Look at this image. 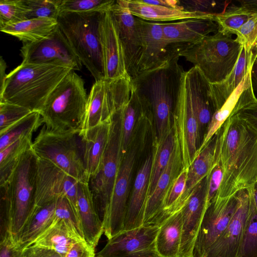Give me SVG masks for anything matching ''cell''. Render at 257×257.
Here are the masks:
<instances>
[{
	"label": "cell",
	"instance_id": "53",
	"mask_svg": "<svg viewBox=\"0 0 257 257\" xmlns=\"http://www.w3.org/2000/svg\"><path fill=\"white\" fill-rule=\"evenodd\" d=\"M236 114L257 132V100L244 107Z\"/></svg>",
	"mask_w": 257,
	"mask_h": 257
},
{
	"label": "cell",
	"instance_id": "40",
	"mask_svg": "<svg viewBox=\"0 0 257 257\" xmlns=\"http://www.w3.org/2000/svg\"><path fill=\"white\" fill-rule=\"evenodd\" d=\"M248 217L236 257H257V211L250 189Z\"/></svg>",
	"mask_w": 257,
	"mask_h": 257
},
{
	"label": "cell",
	"instance_id": "11",
	"mask_svg": "<svg viewBox=\"0 0 257 257\" xmlns=\"http://www.w3.org/2000/svg\"><path fill=\"white\" fill-rule=\"evenodd\" d=\"M20 51L24 64H52L80 71L82 64L58 25L46 38L23 43Z\"/></svg>",
	"mask_w": 257,
	"mask_h": 257
},
{
	"label": "cell",
	"instance_id": "42",
	"mask_svg": "<svg viewBox=\"0 0 257 257\" xmlns=\"http://www.w3.org/2000/svg\"><path fill=\"white\" fill-rule=\"evenodd\" d=\"M115 2L114 0H61L60 12V14L105 13L110 10Z\"/></svg>",
	"mask_w": 257,
	"mask_h": 257
},
{
	"label": "cell",
	"instance_id": "30",
	"mask_svg": "<svg viewBox=\"0 0 257 257\" xmlns=\"http://www.w3.org/2000/svg\"><path fill=\"white\" fill-rule=\"evenodd\" d=\"M257 57V44L247 52L244 46L231 73L223 81L211 84L215 111L219 109L244 79L247 71Z\"/></svg>",
	"mask_w": 257,
	"mask_h": 257
},
{
	"label": "cell",
	"instance_id": "23",
	"mask_svg": "<svg viewBox=\"0 0 257 257\" xmlns=\"http://www.w3.org/2000/svg\"><path fill=\"white\" fill-rule=\"evenodd\" d=\"M68 175L51 162L37 157L34 208L44 206L65 196V182Z\"/></svg>",
	"mask_w": 257,
	"mask_h": 257
},
{
	"label": "cell",
	"instance_id": "51",
	"mask_svg": "<svg viewBox=\"0 0 257 257\" xmlns=\"http://www.w3.org/2000/svg\"><path fill=\"white\" fill-rule=\"evenodd\" d=\"M95 248L85 239L74 243L64 257H95Z\"/></svg>",
	"mask_w": 257,
	"mask_h": 257
},
{
	"label": "cell",
	"instance_id": "28",
	"mask_svg": "<svg viewBox=\"0 0 257 257\" xmlns=\"http://www.w3.org/2000/svg\"><path fill=\"white\" fill-rule=\"evenodd\" d=\"M110 125L111 116L92 128L79 132L85 165L89 179L97 172L99 168L107 143Z\"/></svg>",
	"mask_w": 257,
	"mask_h": 257
},
{
	"label": "cell",
	"instance_id": "29",
	"mask_svg": "<svg viewBox=\"0 0 257 257\" xmlns=\"http://www.w3.org/2000/svg\"><path fill=\"white\" fill-rule=\"evenodd\" d=\"M78 212L84 238L95 248L103 233V224L96 211L88 183L79 182Z\"/></svg>",
	"mask_w": 257,
	"mask_h": 257
},
{
	"label": "cell",
	"instance_id": "49",
	"mask_svg": "<svg viewBox=\"0 0 257 257\" xmlns=\"http://www.w3.org/2000/svg\"><path fill=\"white\" fill-rule=\"evenodd\" d=\"M223 176V167L217 161L207 176V207L216 197Z\"/></svg>",
	"mask_w": 257,
	"mask_h": 257
},
{
	"label": "cell",
	"instance_id": "57",
	"mask_svg": "<svg viewBox=\"0 0 257 257\" xmlns=\"http://www.w3.org/2000/svg\"><path fill=\"white\" fill-rule=\"evenodd\" d=\"M240 6L253 13H257V0H240L238 1Z\"/></svg>",
	"mask_w": 257,
	"mask_h": 257
},
{
	"label": "cell",
	"instance_id": "20",
	"mask_svg": "<svg viewBox=\"0 0 257 257\" xmlns=\"http://www.w3.org/2000/svg\"><path fill=\"white\" fill-rule=\"evenodd\" d=\"M182 170L180 148L175 140L174 149L170 161L153 192L147 200L143 225L160 226L165 220L164 204L166 197L173 181Z\"/></svg>",
	"mask_w": 257,
	"mask_h": 257
},
{
	"label": "cell",
	"instance_id": "37",
	"mask_svg": "<svg viewBox=\"0 0 257 257\" xmlns=\"http://www.w3.org/2000/svg\"><path fill=\"white\" fill-rule=\"evenodd\" d=\"M119 110L121 119L122 153L124 155L130 148L137 118L145 115L140 101L133 86L129 100Z\"/></svg>",
	"mask_w": 257,
	"mask_h": 257
},
{
	"label": "cell",
	"instance_id": "17",
	"mask_svg": "<svg viewBox=\"0 0 257 257\" xmlns=\"http://www.w3.org/2000/svg\"><path fill=\"white\" fill-rule=\"evenodd\" d=\"M207 176L193 189L181 209L182 234L179 257H193L194 246L207 207Z\"/></svg>",
	"mask_w": 257,
	"mask_h": 257
},
{
	"label": "cell",
	"instance_id": "55",
	"mask_svg": "<svg viewBox=\"0 0 257 257\" xmlns=\"http://www.w3.org/2000/svg\"><path fill=\"white\" fill-rule=\"evenodd\" d=\"M252 88L257 99V57L254 59L250 71Z\"/></svg>",
	"mask_w": 257,
	"mask_h": 257
},
{
	"label": "cell",
	"instance_id": "4",
	"mask_svg": "<svg viewBox=\"0 0 257 257\" xmlns=\"http://www.w3.org/2000/svg\"><path fill=\"white\" fill-rule=\"evenodd\" d=\"M88 96L84 80L71 70L50 93L39 111L44 125L55 131H80Z\"/></svg>",
	"mask_w": 257,
	"mask_h": 257
},
{
	"label": "cell",
	"instance_id": "44",
	"mask_svg": "<svg viewBox=\"0 0 257 257\" xmlns=\"http://www.w3.org/2000/svg\"><path fill=\"white\" fill-rule=\"evenodd\" d=\"M28 9L27 20L50 18L57 20L61 0H24Z\"/></svg>",
	"mask_w": 257,
	"mask_h": 257
},
{
	"label": "cell",
	"instance_id": "3",
	"mask_svg": "<svg viewBox=\"0 0 257 257\" xmlns=\"http://www.w3.org/2000/svg\"><path fill=\"white\" fill-rule=\"evenodd\" d=\"M71 70L60 65L22 63L8 74L0 93V102L39 112L50 93Z\"/></svg>",
	"mask_w": 257,
	"mask_h": 257
},
{
	"label": "cell",
	"instance_id": "19",
	"mask_svg": "<svg viewBox=\"0 0 257 257\" xmlns=\"http://www.w3.org/2000/svg\"><path fill=\"white\" fill-rule=\"evenodd\" d=\"M237 192L240 200L238 207L225 230L203 257H236L249 208L248 189Z\"/></svg>",
	"mask_w": 257,
	"mask_h": 257
},
{
	"label": "cell",
	"instance_id": "12",
	"mask_svg": "<svg viewBox=\"0 0 257 257\" xmlns=\"http://www.w3.org/2000/svg\"><path fill=\"white\" fill-rule=\"evenodd\" d=\"M239 203L236 192L225 198L216 196L207 206L195 240L193 257H203L227 227Z\"/></svg>",
	"mask_w": 257,
	"mask_h": 257
},
{
	"label": "cell",
	"instance_id": "5",
	"mask_svg": "<svg viewBox=\"0 0 257 257\" xmlns=\"http://www.w3.org/2000/svg\"><path fill=\"white\" fill-rule=\"evenodd\" d=\"M242 46L219 30L197 43L178 46L179 56L197 67L211 84L223 81L231 73Z\"/></svg>",
	"mask_w": 257,
	"mask_h": 257
},
{
	"label": "cell",
	"instance_id": "1",
	"mask_svg": "<svg viewBox=\"0 0 257 257\" xmlns=\"http://www.w3.org/2000/svg\"><path fill=\"white\" fill-rule=\"evenodd\" d=\"M218 133L217 161L223 176L217 197L225 198L257 181V132L235 114Z\"/></svg>",
	"mask_w": 257,
	"mask_h": 257
},
{
	"label": "cell",
	"instance_id": "54",
	"mask_svg": "<svg viewBox=\"0 0 257 257\" xmlns=\"http://www.w3.org/2000/svg\"><path fill=\"white\" fill-rule=\"evenodd\" d=\"M140 1L145 4L161 6L183 10L182 7L180 6L179 0H140Z\"/></svg>",
	"mask_w": 257,
	"mask_h": 257
},
{
	"label": "cell",
	"instance_id": "45",
	"mask_svg": "<svg viewBox=\"0 0 257 257\" xmlns=\"http://www.w3.org/2000/svg\"><path fill=\"white\" fill-rule=\"evenodd\" d=\"M179 3L183 11L217 15L223 13L231 1L183 0Z\"/></svg>",
	"mask_w": 257,
	"mask_h": 257
},
{
	"label": "cell",
	"instance_id": "25",
	"mask_svg": "<svg viewBox=\"0 0 257 257\" xmlns=\"http://www.w3.org/2000/svg\"><path fill=\"white\" fill-rule=\"evenodd\" d=\"M152 164V155H149L139 170L128 200L124 230L143 225Z\"/></svg>",
	"mask_w": 257,
	"mask_h": 257
},
{
	"label": "cell",
	"instance_id": "10",
	"mask_svg": "<svg viewBox=\"0 0 257 257\" xmlns=\"http://www.w3.org/2000/svg\"><path fill=\"white\" fill-rule=\"evenodd\" d=\"M173 130L180 148L182 170H188L196 157L201 135L186 71L182 77L180 94L173 116Z\"/></svg>",
	"mask_w": 257,
	"mask_h": 257
},
{
	"label": "cell",
	"instance_id": "35",
	"mask_svg": "<svg viewBox=\"0 0 257 257\" xmlns=\"http://www.w3.org/2000/svg\"><path fill=\"white\" fill-rule=\"evenodd\" d=\"M57 26V20L35 18L6 26L0 30L2 32L16 37L23 43H28L47 38Z\"/></svg>",
	"mask_w": 257,
	"mask_h": 257
},
{
	"label": "cell",
	"instance_id": "52",
	"mask_svg": "<svg viewBox=\"0 0 257 257\" xmlns=\"http://www.w3.org/2000/svg\"><path fill=\"white\" fill-rule=\"evenodd\" d=\"M20 257H64L56 251L32 244L23 249Z\"/></svg>",
	"mask_w": 257,
	"mask_h": 257
},
{
	"label": "cell",
	"instance_id": "48",
	"mask_svg": "<svg viewBox=\"0 0 257 257\" xmlns=\"http://www.w3.org/2000/svg\"><path fill=\"white\" fill-rule=\"evenodd\" d=\"M236 40L249 52L257 44V13H255L238 30Z\"/></svg>",
	"mask_w": 257,
	"mask_h": 257
},
{
	"label": "cell",
	"instance_id": "22",
	"mask_svg": "<svg viewBox=\"0 0 257 257\" xmlns=\"http://www.w3.org/2000/svg\"><path fill=\"white\" fill-rule=\"evenodd\" d=\"M251 68L252 66L247 71L242 82L224 104L213 114L197 151V155L228 118L236 114L245 106L257 100L251 86Z\"/></svg>",
	"mask_w": 257,
	"mask_h": 257
},
{
	"label": "cell",
	"instance_id": "9",
	"mask_svg": "<svg viewBox=\"0 0 257 257\" xmlns=\"http://www.w3.org/2000/svg\"><path fill=\"white\" fill-rule=\"evenodd\" d=\"M121 119L118 109L111 115L109 137L98 170L90 178L88 182L96 211L103 224L121 160Z\"/></svg>",
	"mask_w": 257,
	"mask_h": 257
},
{
	"label": "cell",
	"instance_id": "34",
	"mask_svg": "<svg viewBox=\"0 0 257 257\" xmlns=\"http://www.w3.org/2000/svg\"><path fill=\"white\" fill-rule=\"evenodd\" d=\"M56 201L41 207L34 208L16 240L23 249L32 245L53 223Z\"/></svg>",
	"mask_w": 257,
	"mask_h": 257
},
{
	"label": "cell",
	"instance_id": "21",
	"mask_svg": "<svg viewBox=\"0 0 257 257\" xmlns=\"http://www.w3.org/2000/svg\"><path fill=\"white\" fill-rule=\"evenodd\" d=\"M215 16L212 18L189 19L175 23H162L165 39L171 46L197 43L210 34L218 31V25L215 21Z\"/></svg>",
	"mask_w": 257,
	"mask_h": 257
},
{
	"label": "cell",
	"instance_id": "56",
	"mask_svg": "<svg viewBox=\"0 0 257 257\" xmlns=\"http://www.w3.org/2000/svg\"><path fill=\"white\" fill-rule=\"evenodd\" d=\"M7 64L2 56L0 59V93L3 91L8 74L6 73Z\"/></svg>",
	"mask_w": 257,
	"mask_h": 257
},
{
	"label": "cell",
	"instance_id": "32",
	"mask_svg": "<svg viewBox=\"0 0 257 257\" xmlns=\"http://www.w3.org/2000/svg\"><path fill=\"white\" fill-rule=\"evenodd\" d=\"M82 239L63 220L55 217L52 224L33 244L64 256L74 243Z\"/></svg>",
	"mask_w": 257,
	"mask_h": 257
},
{
	"label": "cell",
	"instance_id": "39",
	"mask_svg": "<svg viewBox=\"0 0 257 257\" xmlns=\"http://www.w3.org/2000/svg\"><path fill=\"white\" fill-rule=\"evenodd\" d=\"M32 137H25L0 151V185L8 180L23 155L31 148Z\"/></svg>",
	"mask_w": 257,
	"mask_h": 257
},
{
	"label": "cell",
	"instance_id": "2",
	"mask_svg": "<svg viewBox=\"0 0 257 257\" xmlns=\"http://www.w3.org/2000/svg\"><path fill=\"white\" fill-rule=\"evenodd\" d=\"M179 48L165 61L132 78L133 88L145 115L154 119L157 140L165 139L172 131L173 116L185 71L179 64Z\"/></svg>",
	"mask_w": 257,
	"mask_h": 257
},
{
	"label": "cell",
	"instance_id": "14",
	"mask_svg": "<svg viewBox=\"0 0 257 257\" xmlns=\"http://www.w3.org/2000/svg\"><path fill=\"white\" fill-rule=\"evenodd\" d=\"M136 156L135 147L130 148L127 153L122 156L107 214L103 223V233L108 240L124 230L130 185Z\"/></svg>",
	"mask_w": 257,
	"mask_h": 257
},
{
	"label": "cell",
	"instance_id": "6",
	"mask_svg": "<svg viewBox=\"0 0 257 257\" xmlns=\"http://www.w3.org/2000/svg\"><path fill=\"white\" fill-rule=\"evenodd\" d=\"M103 13H61L57 19L74 53L95 81L104 80L99 32Z\"/></svg>",
	"mask_w": 257,
	"mask_h": 257
},
{
	"label": "cell",
	"instance_id": "13",
	"mask_svg": "<svg viewBox=\"0 0 257 257\" xmlns=\"http://www.w3.org/2000/svg\"><path fill=\"white\" fill-rule=\"evenodd\" d=\"M160 226L123 230L107 240L95 257H161L156 246Z\"/></svg>",
	"mask_w": 257,
	"mask_h": 257
},
{
	"label": "cell",
	"instance_id": "38",
	"mask_svg": "<svg viewBox=\"0 0 257 257\" xmlns=\"http://www.w3.org/2000/svg\"><path fill=\"white\" fill-rule=\"evenodd\" d=\"M43 123L39 112H32L0 134V151L20 139L32 137L33 133Z\"/></svg>",
	"mask_w": 257,
	"mask_h": 257
},
{
	"label": "cell",
	"instance_id": "58",
	"mask_svg": "<svg viewBox=\"0 0 257 257\" xmlns=\"http://www.w3.org/2000/svg\"><path fill=\"white\" fill-rule=\"evenodd\" d=\"M249 188L250 189L257 211V181Z\"/></svg>",
	"mask_w": 257,
	"mask_h": 257
},
{
	"label": "cell",
	"instance_id": "15",
	"mask_svg": "<svg viewBox=\"0 0 257 257\" xmlns=\"http://www.w3.org/2000/svg\"><path fill=\"white\" fill-rule=\"evenodd\" d=\"M123 46L126 69L133 78L138 75V66L142 52V43L136 17L130 12L126 0H117L110 8Z\"/></svg>",
	"mask_w": 257,
	"mask_h": 257
},
{
	"label": "cell",
	"instance_id": "27",
	"mask_svg": "<svg viewBox=\"0 0 257 257\" xmlns=\"http://www.w3.org/2000/svg\"><path fill=\"white\" fill-rule=\"evenodd\" d=\"M218 131L198 153L189 166L185 191L178 204L180 211L186 203L194 187L208 176L218 160Z\"/></svg>",
	"mask_w": 257,
	"mask_h": 257
},
{
	"label": "cell",
	"instance_id": "24",
	"mask_svg": "<svg viewBox=\"0 0 257 257\" xmlns=\"http://www.w3.org/2000/svg\"><path fill=\"white\" fill-rule=\"evenodd\" d=\"M112 90L109 81H95L88 96L86 109L79 132L92 128L108 119L113 112Z\"/></svg>",
	"mask_w": 257,
	"mask_h": 257
},
{
	"label": "cell",
	"instance_id": "43",
	"mask_svg": "<svg viewBox=\"0 0 257 257\" xmlns=\"http://www.w3.org/2000/svg\"><path fill=\"white\" fill-rule=\"evenodd\" d=\"M24 0L0 1V29L27 20Z\"/></svg>",
	"mask_w": 257,
	"mask_h": 257
},
{
	"label": "cell",
	"instance_id": "18",
	"mask_svg": "<svg viewBox=\"0 0 257 257\" xmlns=\"http://www.w3.org/2000/svg\"><path fill=\"white\" fill-rule=\"evenodd\" d=\"M136 21L142 43V52L138 66V75L165 61L176 47L167 42L162 23L147 21L137 17Z\"/></svg>",
	"mask_w": 257,
	"mask_h": 257
},
{
	"label": "cell",
	"instance_id": "46",
	"mask_svg": "<svg viewBox=\"0 0 257 257\" xmlns=\"http://www.w3.org/2000/svg\"><path fill=\"white\" fill-rule=\"evenodd\" d=\"M32 112L17 104L0 102V134Z\"/></svg>",
	"mask_w": 257,
	"mask_h": 257
},
{
	"label": "cell",
	"instance_id": "50",
	"mask_svg": "<svg viewBox=\"0 0 257 257\" xmlns=\"http://www.w3.org/2000/svg\"><path fill=\"white\" fill-rule=\"evenodd\" d=\"M22 250L11 233L0 236V257H20Z\"/></svg>",
	"mask_w": 257,
	"mask_h": 257
},
{
	"label": "cell",
	"instance_id": "31",
	"mask_svg": "<svg viewBox=\"0 0 257 257\" xmlns=\"http://www.w3.org/2000/svg\"><path fill=\"white\" fill-rule=\"evenodd\" d=\"M128 9L136 17L149 22H167L189 19L214 17L215 15L194 13L166 7L148 5L140 0H126Z\"/></svg>",
	"mask_w": 257,
	"mask_h": 257
},
{
	"label": "cell",
	"instance_id": "47",
	"mask_svg": "<svg viewBox=\"0 0 257 257\" xmlns=\"http://www.w3.org/2000/svg\"><path fill=\"white\" fill-rule=\"evenodd\" d=\"M55 216L56 218L63 220L84 239L80 223L65 196L60 197L56 200Z\"/></svg>",
	"mask_w": 257,
	"mask_h": 257
},
{
	"label": "cell",
	"instance_id": "33",
	"mask_svg": "<svg viewBox=\"0 0 257 257\" xmlns=\"http://www.w3.org/2000/svg\"><path fill=\"white\" fill-rule=\"evenodd\" d=\"M182 234L181 211L174 213L160 225L156 240L161 257H179Z\"/></svg>",
	"mask_w": 257,
	"mask_h": 257
},
{
	"label": "cell",
	"instance_id": "16",
	"mask_svg": "<svg viewBox=\"0 0 257 257\" xmlns=\"http://www.w3.org/2000/svg\"><path fill=\"white\" fill-rule=\"evenodd\" d=\"M99 32L104 80L110 81L129 76L118 31L109 11L102 15Z\"/></svg>",
	"mask_w": 257,
	"mask_h": 257
},
{
	"label": "cell",
	"instance_id": "7",
	"mask_svg": "<svg viewBox=\"0 0 257 257\" xmlns=\"http://www.w3.org/2000/svg\"><path fill=\"white\" fill-rule=\"evenodd\" d=\"M31 148L38 157L51 162L79 182H89L79 131H55L44 125Z\"/></svg>",
	"mask_w": 257,
	"mask_h": 257
},
{
	"label": "cell",
	"instance_id": "26",
	"mask_svg": "<svg viewBox=\"0 0 257 257\" xmlns=\"http://www.w3.org/2000/svg\"><path fill=\"white\" fill-rule=\"evenodd\" d=\"M186 73L201 135L203 131L206 133L215 112L210 83L196 66L191 67Z\"/></svg>",
	"mask_w": 257,
	"mask_h": 257
},
{
	"label": "cell",
	"instance_id": "41",
	"mask_svg": "<svg viewBox=\"0 0 257 257\" xmlns=\"http://www.w3.org/2000/svg\"><path fill=\"white\" fill-rule=\"evenodd\" d=\"M255 13L234 4L228 6L222 14L215 17L219 31L229 35H236L240 28Z\"/></svg>",
	"mask_w": 257,
	"mask_h": 257
},
{
	"label": "cell",
	"instance_id": "36",
	"mask_svg": "<svg viewBox=\"0 0 257 257\" xmlns=\"http://www.w3.org/2000/svg\"><path fill=\"white\" fill-rule=\"evenodd\" d=\"M174 146L175 139L173 130L163 140L159 141L157 139L155 140L152 154V164L147 199L153 192L159 179L167 166Z\"/></svg>",
	"mask_w": 257,
	"mask_h": 257
},
{
	"label": "cell",
	"instance_id": "8",
	"mask_svg": "<svg viewBox=\"0 0 257 257\" xmlns=\"http://www.w3.org/2000/svg\"><path fill=\"white\" fill-rule=\"evenodd\" d=\"M37 156L32 148L21 158L7 182L10 205V231L16 238L35 205Z\"/></svg>",
	"mask_w": 257,
	"mask_h": 257
}]
</instances>
